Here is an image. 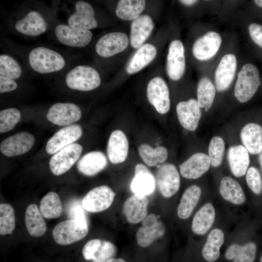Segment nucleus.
Returning <instances> with one entry per match:
<instances>
[{"label":"nucleus","instance_id":"obj_42","mask_svg":"<svg viewBox=\"0 0 262 262\" xmlns=\"http://www.w3.org/2000/svg\"><path fill=\"white\" fill-rule=\"evenodd\" d=\"M225 149V142L222 138L214 136L211 139L208 147V156L213 166L216 167L221 164Z\"/></svg>","mask_w":262,"mask_h":262},{"label":"nucleus","instance_id":"obj_8","mask_svg":"<svg viewBox=\"0 0 262 262\" xmlns=\"http://www.w3.org/2000/svg\"><path fill=\"white\" fill-rule=\"evenodd\" d=\"M186 69L184 48L179 39L171 41L168 47L166 64V71L168 77L172 81L180 80Z\"/></svg>","mask_w":262,"mask_h":262},{"label":"nucleus","instance_id":"obj_50","mask_svg":"<svg viewBox=\"0 0 262 262\" xmlns=\"http://www.w3.org/2000/svg\"><path fill=\"white\" fill-rule=\"evenodd\" d=\"M179 1L182 4L187 6H194L199 2V1L196 0H181Z\"/></svg>","mask_w":262,"mask_h":262},{"label":"nucleus","instance_id":"obj_19","mask_svg":"<svg viewBox=\"0 0 262 262\" xmlns=\"http://www.w3.org/2000/svg\"><path fill=\"white\" fill-rule=\"evenodd\" d=\"M75 12L68 18V25L81 30H89L96 28L97 22L92 6L83 0L77 1L75 5Z\"/></svg>","mask_w":262,"mask_h":262},{"label":"nucleus","instance_id":"obj_14","mask_svg":"<svg viewBox=\"0 0 262 262\" xmlns=\"http://www.w3.org/2000/svg\"><path fill=\"white\" fill-rule=\"evenodd\" d=\"M55 34L61 43L71 47H85L89 44L92 38L90 30L76 29L64 24L56 26Z\"/></svg>","mask_w":262,"mask_h":262},{"label":"nucleus","instance_id":"obj_35","mask_svg":"<svg viewBox=\"0 0 262 262\" xmlns=\"http://www.w3.org/2000/svg\"><path fill=\"white\" fill-rule=\"evenodd\" d=\"M219 192L224 199L234 204H242L246 201V196L242 187L236 180L230 177L222 178Z\"/></svg>","mask_w":262,"mask_h":262},{"label":"nucleus","instance_id":"obj_21","mask_svg":"<svg viewBox=\"0 0 262 262\" xmlns=\"http://www.w3.org/2000/svg\"><path fill=\"white\" fill-rule=\"evenodd\" d=\"M213 68L202 73L196 88V100L199 107L208 112L212 107L216 90L212 78Z\"/></svg>","mask_w":262,"mask_h":262},{"label":"nucleus","instance_id":"obj_54","mask_svg":"<svg viewBox=\"0 0 262 262\" xmlns=\"http://www.w3.org/2000/svg\"><path fill=\"white\" fill-rule=\"evenodd\" d=\"M260 262H262V253L260 259Z\"/></svg>","mask_w":262,"mask_h":262},{"label":"nucleus","instance_id":"obj_15","mask_svg":"<svg viewBox=\"0 0 262 262\" xmlns=\"http://www.w3.org/2000/svg\"><path fill=\"white\" fill-rule=\"evenodd\" d=\"M82 131L78 124L63 128L48 140L46 151L49 154H54L63 148L73 144L82 136Z\"/></svg>","mask_w":262,"mask_h":262},{"label":"nucleus","instance_id":"obj_37","mask_svg":"<svg viewBox=\"0 0 262 262\" xmlns=\"http://www.w3.org/2000/svg\"><path fill=\"white\" fill-rule=\"evenodd\" d=\"M145 6L144 0H120L117 3L115 14L120 19L134 20L140 16Z\"/></svg>","mask_w":262,"mask_h":262},{"label":"nucleus","instance_id":"obj_2","mask_svg":"<svg viewBox=\"0 0 262 262\" xmlns=\"http://www.w3.org/2000/svg\"><path fill=\"white\" fill-rule=\"evenodd\" d=\"M223 39L215 29L206 30L194 40L192 53L195 59L201 64L216 60L222 51Z\"/></svg>","mask_w":262,"mask_h":262},{"label":"nucleus","instance_id":"obj_13","mask_svg":"<svg viewBox=\"0 0 262 262\" xmlns=\"http://www.w3.org/2000/svg\"><path fill=\"white\" fill-rule=\"evenodd\" d=\"M156 181L161 195L169 198L176 194L180 186V177L176 166L167 163L159 167L156 172Z\"/></svg>","mask_w":262,"mask_h":262},{"label":"nucleus","instance_id":"obj_12","mask_svg":"<svg viewBox=\"0 0 262 262\" xmlns=\"http://www.w3.org/2000/svg\"><path fill=\"white\" fill-rule=\"evenodd\" d=\"M82 112L80 107L72 103L58 102L49 109L47 119L58 126H68L79 120Z\"/></svg>","mask_w":262,"mask_h":262},{"label":"nucleus","instance_id":"obj_44","mask_svg":"<svg viewBox=\"0 0 262 262\" xmlns=\"http://www.w3.org/2000/svg\"><path fill=\"white\" fill-rule=\"evenodd\" d=\"M116 251V247L113 243L108 241H102L100 246L92 261L93 262H106L115 258Z\"/></svg>","mask_w":262,"mask_h":262},{"label":"nucleus","instance_id":"obj_20","mask_svg":"<svg viewBox=\"0 0 262 262\" xmlns=\"http://www.w3.org/2000/svg\"><path fill=\"white\" fill-rule=\"evenodd\" d=\"M129 149V141L124 132L119 130L112 131L107 147V153L110 161L113 164L124 162L127 158Z\"/></svg>","mask_w":262,"mask_h":262},{"label":"nucleus","instance_id":"obj_46","mask_svg":"<svg viewBox=\"0 0 262 262\" xmlns=\"http://www.w3.org/2000/svg\"><path fill=\"white\" fill-rule=\"evenodd\" d=\"M246 179L248 186L254 193L260 195L262 193V179L257 168L253 166L249 167Z\"/></svg>","mask_w":262,"mask_h":262},{"label":"nucleus","instance_id":"obj_4","mask_svg":"<svg viewBox=\"0 0 262 262\" xmlns=\"http://www.w3.org/2000/svg\"><path fill=\"white\" fill-rule=\"evenodd\" d=\"M28 61L35 71L41 74L58 71L66 65L64 58L60 53L44 47L33 49L29 54Z\"/></svg>","mask_w":262,"mask_h":262},{"label":"nucleus","instance_id":"obj_36","mask_svg":"<svg viewBox=\"0 0 262 262\" xmlns=\"http://www.w3.org/2000/svg\"><path fill=\"white\" fill-rule=\"evenodd\" d=\"M201 194V188L196 185H192L184 191L177 209V214L180 218L186 219L190 217L200 199Z\"/></svg>","mask_w":262,"mask_h":262},{"label":"nucleus","instance_id":"obj_17","mask_svg":"<svg viewBox=\"0 0 262 262\" xmlns=\"http://www.w3.org/2000/svg\"><path fill=\"white\" fill-rule=\"evenodd\" d=\"M33 136L28 132H20L3 140L0 145L1 153L7 157L23 154L34 144Z\"/></svg>","mask_w":262,"mask_h":262},{"label":"nucleus","instance_id":"obj_51","mask_svg":"<svg viewBox=\"0 0 262 262\" xmlns=\"http://www.w3.org/2000/svg\"><path fill=\"white\" fill-rule=\"evenodd\" d=\"M106 262H126L125 260L120 258H114Z\"/></svg>","mask_w":262,"mask_h":262},{"label":"nucleus","instance_id":"obj_6","mask_svg":"<svg viewBox=\"0 0 262 262\" xmlns=\"http://www.w3.org/2000/svg\"><path fill=\"white\" fill-rule=\"evenodd\" d=\"M88 232V224L68 219L61 222L55 226L52 230V236L58 244L65 246L81 240Z\"/></svg>","mask_w":262,"mask_h":262},{"label":"nucleus","instance_id":"obj_43","mask_svg":"<svg viewBox=\"0 0 262 262\" xmlns=\"http://www.w3.org/2000/svg\"><path fill=\"white\" fill-rule=\"evenodd\" d=\"M21 118L20 111L16 108L5 109L0 112V132H7L12 130Z\"/></svg>","mask_w":262,"mask_h":262},{"label":"nucleus","instance_id":"obj_3","mask_svg":"<svg viewBox=\"0 0 262 262\" xmlns=\"http://www.w3.org/2000/svg\"><path fill=\"white\" fill-rule=\"evenodd\" d=\"M261 83L260 71L252 63H247L239 67L235 80L233 94L236 99L244 103L250 100Z\"/></svg>","mask_w":262,"mask_h":262},{"label":"nucleus","instance_id":"obj_28","mask_svg":"<svg viewBox=\"0 0 262 262\" xmlns=\"http://www.w3.org/2000/svg\"><path fill=\"white\" fill-rule=\"evenodd\" d=\"M107 164V158L104 153L94 151L86 153L80 159L77 168L84 175L92 176L103 170Z\"/></svg>","mask_w":262,"mask_h":262},{"label":"nucleus","instance_id":"obj_49","mask_svg":"<svg viewBox=\"0 0 262 262\" xmlns=\"http://www.w3.org/2000/svg\"><path fill=\"white\" fill-rule=\"evenodd\" d=\"M17 84L14 79L0 75V93H4L15 90Z\"/></svg>","mask_w":262,"mask_h":262},{"label":"nucleus","instance_id":"obj_34","mask_svg":"<svg viewBox=\"0 0 262 262\" xmlns=\"http://www.w3.org/2000/svg\"><path fill=\"white\" fill-rule=\"evenodd\" d=\"M25 223L29 233L35 237L43 235L47 230V226L40 210L35 204L27 207L25 213Z\"/></svg>","mask_w":262,"mask_h":262},{"label":"nucleus","instance_id":"obj_26","mask_svg":"<svg viewBox=\"0 0 262 262\" xmlns=\"http://www.w3.org/2000/svg\"><path fill=\"white\" fill-rule=\"evenodd\" d=\"M154 24L151 18L142 15L133 20L131 26L130 43L135 49H138L151 33Z\"/></svg>","mask_w":262,"mask_h":262},{"label":"nucleus","instance_id":"obj_1","mask_svg":"<svg viewBox=\"0 0 262 262\" xmlns=\"http://www.w3.org/2000/svg\"><path fill=\"white\" fill-rule=\"evenodd\" d=\"M239 69L238 59L234 50L229 48L222 51L213 68L212 78L216 91L228 90L235 81Z\"/></svg>","mask_w":262,"mask_h":262},{"label":"nucleus","instance_id":"obj_18","mask_svg":"<svg viewBox=\"0 0 262 262\" xmlns=\"http://www.w3.org/2000/svg\"><path fill=\"white\" fill-rule=\"evenodd\" d=\"M176 113L181 125L185 129L194 131L197 128L201 116V108L196 99L191 98L179 102Z\"/></svg>","mask_w":262,"mask_h":262},{"label":"nucleus","instance_id":"obj_11","mask_svg":"<svg viewBox=\"0 0 262 262\" xmlns=\"http://www.w3.org/2000/svg\"><path fill=\"white\" fill-rule=\"evenodd\" d=\"M142 225L136 234L137 243L141 247H148L155 240L161 238L165 232L164 224L158 220L154 213L147 215L142 221Z\"/></svg>","mask_w":262,"mask_h":262},{"label":"nucleus","instance_id":"obj_38","mask_svg":"<svg viewBox=\"0 0 262 262\" xmlns=\"http://www.w3.org/2000/svg\"><path fill=\"white\" fill-rule=\"evenodd\" d=\"M138 151L143 161L150 167L164 163L168 157L167 150L163 146L153 148L147 144H143L139 147Z\"/></svg>","mask_w":262,"mask_h":262},{"label":"nucleus","instance_id":"obj_9","mask_svg":"<svg viewBox=\"0 0 262 262\" xmlns=\"http://www.w3.org/2000/svg\"><path fill=\"white\" fill-rule=\"evenodd\" d=\"M82 150L81 145L73 143L55 153L49 163L51 172L56 176L65 173L78 161Z\"/></svg>","mask_w":262,"mask_h":262},{"label":"nucleus","instance_id":"obj_39","mask_svg":"<svg viewBox=\"0 0 262 262\" xmlns=\"http://www.w3.org/2000/svg\"><path fill=\"white\" fill-rule=\"evenodd\" d=\"M63 210L59 196L53 192L47 194L42 198L40 204V211L42 216L47 219L59 217Z\"/></svg>","mask_w":262,"mask_h":262},{"label":"nucleus","instance_id":"obj_27","mask_svg":"<svg viewBox=\"0 0 262 262\" xmlns=\"http://www.w3.org/2000/svg\"><path fill=\"white\" fill-rule=\"evenodd\" d=\"M228 160L232 173L236 177L245 175L250 164L248 151L243 145L230 147L228 151Z\"/></svg>","mask_w":262,"mask_h":262},{"label":"nucleus","instance_id":"obj_10","mask_svg":"<svg viewBox=\"0 0 262 262\" xmlns=\"http://www.w3.org/2000/svg\"><path fill=\"white\" fill-rule=\"evenodd\" d=\"M115 196V193L109 187L98 186L85 195L82 200V204L84 209L89 212H100L111 205Z\"/></svg>","mask_w":262,"mask_h":262},{"label":"nucleus","instance_id":"obj_7","mask_svg":"<svg viewBox=\"0 0 262 262\" xmlns=\"http://www.w3.org/2000/svg\"><path fill=\"white\" fill-rule=\"evenodd\" d=\"M147 96L149 102L159 113L165 114L169 111V90L166 82L161 77H155L149 82Z\"/></svg>","mask_w":262,"mask_h":262},{"label":"nucleus","instance_id":"obj_22","mask_svg":"<svg viewBox=\"0 0 262 262\" xmlns=\"http://www.w3.org/2000/svg\"><path fill=\"white\" fill-rule=\"evenodd\" d=\"M210 164L208 155L204 153H196L180 165V173L184 178L196 179L208 171Z\"/></svg>","mask_w":262,"mask_h":262},{"label":"nucleus","instance_id":"obj_47","mask_svg":"<svg viewBox=\"0 0 262 262\" xmlns=\"http://www.w3.org/2000/svg\"><path fill=\"white\" fill-rule=\"evenodd\" d=\"M102 241L99 239L90 240L84 246L82 254L85 260L92 261L100 246Z\"/></svg>","mask_w":262,"mask_h":262},{"label":"nucleus","instance_id":"obj_23","mask_svg":"<svg viewBox=\"0 0 262 262\" xmlns=\"http://www.w3.org/2000/svg\"><path fill=\"white\" fill-rule=\"evenodd\" d=\"M130 187L134 194L146 196L151 194L155 187V180L148 168L142 164L135 166L134 176Z\"/></svg>","mask_w":262,"mask_h":262},{"label":"nucleus","instance_id":"obj_32","mask_svg":"<svg viewBox=\"0 0 262 262\" xmlns=\"http://www.w3.org/2000/svg\"><path fill=\"white\" fill-rule=\"evenodd\" d=\"M215 211L213 205L209 202L205 204L196 213L192 222V230L197 235L205 234L213 225Z\"/></svg>","mask_w":262,"mask_h":262},{"label":"nucleus","instance_id":"obj_25","mask_svg":"<svg viewBox=\"0 0 262 262\" xmlns=\"http://www.w3.org/2000/svg\"><path fill=\"white\" fill-rule=\"evenodd\" d=\"M148 199L146 196L133 194L123 204V212L127 221L131 224L142 221L147 215Z\"/></svg>","mask_w":262,"mask_h":262},{"label":"nucleus","instance_id":"obj_33","mask_svg":"<svg viewBox=\"0 0 262 262\" xmlns=\"http://www.w3.org/2000/svg\"><path fill=\"white\" fill-rule=\"evenodd\" d=\"M257 246L253 242L243 245L234 243L226 249L224 256L231 262H254L256 255Z\"/></svg>","mask_w":262,"mask_h":262},{"label":"nucleus","instance_id":"obj_24","mask_svg":"<svg viewBox=\"0 0 262 262\" xmlns=\"http://www.w3.org/2000/svg\"><path fill=\"white\" fill-rule=\"evenodd\" d=\"M19 33L28 36H38L44 33L47 23L44 16L36 11H31L15 24Z\"/></svg>","mask_w":262,"mask_h":262},{"label":"nucleus","instance_id":"obj_30","mask_svg":"<svg viewBox=\"0 0 262 262\" xmlns=\"http://www.w3.org/2000/svg\"><path fill=\"white\" fill-rule=\"evenodd\" d=\"M156 48L150 44H145L139 47L128 62L126 71L135 73L148 65L157 55Z\"/></svg>","mask_w":262,"mask_h":262},{"label":"nucleus","instance_id":"obj_40","mask_svg":"<svg viewBox=\"0 0 262 262\" xmlns=\"http://www.w3.org/2000/svg\"><path fill=\"white\" fill-rule=\"evenodd\" d=\"M15 216L13 207L7 203L0 204V234H11L15 228Z\"/></svg>","mask_w":262,"mask_h":262},{"label":"nucleus","instance_id":"obj_5","mask_svg":"<svg viewBox=\"0 0 262 262\" xmlns=\"http://www.w3.org/2000/svg\"><path fill=\"white\" fill-rule=\"evenodd\" d=\"M65 82L70 89L88 91L98 87L101 83V79L98 72L93 67L79 65L67 72Z\"/></svg>","mask_w":262,"mask_h":262},{"label":"nucleus","instance_id":"obj_29","mask_svg":"<svg viewBox=\"0 0 262 262\" xmlns=\"http://www.w3.org/2000/svg\"><path fill=\"white\" fill-rule=\"evenodd\" d=\"M240 137L244 146L251 154H259L262 150V127L249 123L242 128Z\"/></svg>","mask_w":262,"mask_h":262},{"label":"nucleus","instance_id":"obj_53","mask_svg":"<svg viewBox=\"0 0 262 262\" xmlns=\"http://www.w3.org/2000/svg\"><path fill=\"white\" fill-rule=\"evenodd\" d=\"M259 154V161L262 170V150Z\"/></svg>","mask_w":262,"mask_h":262},{"label":"nucleus","instance_id":"obj_16","mask_svg":"<svg viewBox=\"0 0 262 262\" xmlns=\"http://www.w3.org/2000/svg\"><path fill=\"white\" fill-rule=\"evenodd\" d=\"M129 44V38L124 33L114 32L105 34L98 41L95 49L103 57H109L124 50Z\"/></svg>","mask_w":262,"mask_h":262},{"label":"nucleus","instance_id":"obj_52","mask_svg":"<svg viewBox=\"0 0 262 262\" xmlns=\"http://www.w3.org/2000/svg\"><path fill=\"white\" fill-rule=\"evenodd\" d=\"M253 2L257 6L262 8V0H255Z\"/></svg>","mask_w":262,"mask_h":262},{"label":"nucleus","instance_id":"obj_31","mask_svg":"<svg viewBox=\"0 0 262 262\" xmlns=\"http://www.w3.org/2000/svg\"><path fill=\"white\" fill-rule=\"evenodd\" d=\"M224 242V234L219 229H213L201 250V255L205 262H215L220 257V248Z\"/></svg>","mask_w":262,"mask_h":262},{"label":"nucleus","instance_id":"obj_45","mask_svg":"<svg viewBox=\"0 0 262 262\" xmlns=\"http://www.w3.org/2000/svg\"><path fill=\"white\" fill-rule=\"evenodd\" d=\"M83 209L82 201L77 199L71 201L67 205L66 208L67 214L69 219L88 224Z\"/></svg>","mask_w":262,"mask_h":262},{"label":"nucleus","instance_id":"obj_41","mask_svg":"<svg viewBox=\"0 0 262 262\" xmlns=\"http://www.w3.org/2000/svg\"><path fill=\"white\" fill-rule=\"evenodd\" d=\"M21 74V67L14 58L7 54L0 55V75L15 80Z\"/></svg>","mask_w":262,"mask_h":262},{"label":"nucleus","instance_id":"obj_48","mask_svg":"<svg viewBox=\"0 0 262 262\" xmlns=\"http://www.w3.org/2000/svg\"><path fill=\"white\" fill-rule=\"evenodd\" d=\"M247 30L252 41L262 49V25L252 22L247 25Z\"/></svg>","mask_w":262,"mask_h":262}]
</instances>
